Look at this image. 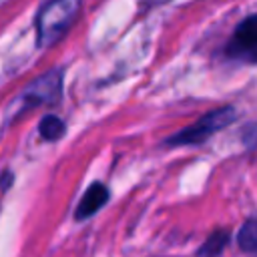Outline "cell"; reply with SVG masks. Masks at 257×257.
Returning <instances> with one entry per match:
<instances>
[{
  "instance_id": "cell-1",
  "label": "cell",
  "mask_w": 257,
  "mask_h": 257,
  "mask_svg": "<svg viewBox=\"0 0 257 257\" xmlns=\"http://www.w3.org/2000/svg\"><path fill=\"white\" fill-rule=\"evenodd\" d=\"M80 10V0H48L36 16L38 46L48 48L58 42L72 26Z\"/></svg>"
},
{
  "instance_id": "cell-2",
  "label": "cell",
  "mask_w": 257,
  "mask_h": 257,
  "mask_svg": "<svg viewBox=\"0 0 257 257\" xmlns=\"http://www.w3.org/2000/svg\"><path fill=\"white\" fill-rule=\"evenodd\" d=\"M235 118V108L233 106H221L215 110H209L207 114H203L199 120H195L193 124L185 126L183 131H179L177 135L167 139V145L171 147H181V145H199L203 141H207L211 135L219 133L221 128H225L231 120Z\"/></svg>"
},
{
  "instance_id": "cell-3",
  "label": "cell",
  "mask_w": 257,
  "mask_h": 257,
  "mask_svg": "<svg viewBox=\"0 0 257 257\" xmlns=\"http://www.w3.org/2000/svg\"><path fill=\"white\" fill-rule=\"evenodd\" d=\"M60 90H62V72L60 70H48L42 76L34 78L22 90L20 102L24 108L54 104L60 98Z\"/></svg>"
},
{
  "instance_id": "cell-4",
  "label": "cell",
  "mask_w": 257,
  "mask_h": 257,
  "mask_svg": "<svg viewBox=\"0 0 257 257\" xmlns=\"http://www.w3.org/2000/svg\"><path fill=\"white\" fill-rule=\"evenodd\" d=\"M227 54L239 60H247V62H257V14L245 18L231 42L227 44Z\"/></svg>"
},
{
  "instance_id": "cell-5",
  "label": "cell",
  "mask_w": 257,
  "mask_h": 257,
  "mask_svg": "<svg viewBox=\"0 0 257 257\" xmlns=\"http://www.w3.org/2000/svg\"><path fill=\"white\" fill-rule=\"evenodd\" d=\"M106 201H108V189L102 183H92L76 207V219L82 221L86 217H92Z\"/></svg>"
},
{
  "instance_id": "cell-6",
  "label": "cell",
  "mask_w": 257,
  "mask_h": 257,
  "mask_svg": "<svg viewBox=\"0 0 257 257\" xmlns=\"http://www.w3.org/2000/svg\"><path fill=\"white\" fill-rule=\"evenodd\" d=\"M237 243L247 253H257V219H249L243 223L237 235Z\"/></svg>"
},
{
  "instance_id": "cell-7",
  "label": "cell",
  "mask_w": 257,
  "mask_h": 257,
  "mask_svg": "<svg viewBox=\"0 0 257 257\" xmlns=\"http://www.w3.org/2000/svg\"><path fill=\"white\" fill-rule=\"evenodd\" d=\"M38 133L44 141H58L64 135V122L54 114H46L38 124Z\"/></svg>"
},
{
  "instance_id": "cell-8",
  "label": "cell",
  "mask_w": 257,
  "mask_h": 257,
  "mask_svg": "<svg viewBox=\"0 0 257 257\" xmlns=\"http://www.w3.org/2000/svg\"><path fill=\"white\" fill-rule=\"evenodd\" d=\"M229 243V231L225 229H217L215 233L209 235V239L203 243V247L197 251L199 255H217L225 249V245Z\"/></svg>"
},
{
  "instance_id": "cell-9",
  "label": "cell",
  "mask_w": 257,
  "mask_h": 257,
  "mask_svg": "<svg viewBox=\"0 0 257 257\" xmlns=\"http://www.w3.org/2000/svg\"><path fill=\"white\" fill-rule=\"evenodd\" d=\"M243 143H245L247 147H251V149L257 147V122L245 128V133H243Z\"/></svg>"
},
{
  "instance_id": "cell-10",
  "label": "cell",
  "mask_w": 257,
  "mask_h": 257,
  "mask_svg": "<svg viewBox=\"0 0 257 257\" xmlns=\"http://www.w3.org/2000/svg\"><path fill=\"white\" fill-rule=\"evenodd\" d=\"M10 185H12V173H2V179H0V189H2V191H6Z\"/></svg>"
},
{
  "instance_id": "cell-11",
  "label": "cell",
  "mask_w": 257,
  "mask_h": 257,
  "mask_svg": "<svg viewBox=\"0 0 257 257\" xmlns=\"http://www.w3.org/2000/svg\"><path fill=\"white\" fill-rule=\"evenodd\" d=\"M151 2H157V4H161V2H169V0H151Z\"/></svg>"
}]
</instances>
